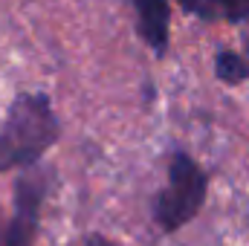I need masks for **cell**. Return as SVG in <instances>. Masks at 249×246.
Listing matches in <instances>:
<instances>
[{"mask_svg":"<svg viewBox=\"0 0 249 246\" xmlns=\"http://www.w3.org/2000/svg\"><path fill=\"white\" fill-rule=\"evenodd\" d=\"M44 197H47V174L41 168L26 171L15 185V211L0 229V246H35Z\"/></svg>","mask_w":249,"mask_h":246,"instance_id":"3957f363","label":"cell"},{"mask_svg":"<svg viewBox=\"0 0 249 246\" xmlns=\"http://www.w3.org/2000/svg\"><path fill=\"white\" fill-rule=\"evenodd\" d=\"M84 246H113L107 238H102V235H93V238H87V244Z\"/></svg>","mask_w":249,"mask_h":246,"instance_id":"52a82bcc","label":"cell"},{"mask_svg":"<svg viewBox=\"0 0 249 246\" xmlns=\"http://www.w3.org/2000/svg\"><path fill=\"white\" fill-rule=\"evenodd\" d=\"M214 72L223 84H241L244 78H249V53L241 55L235 50H220L214 58Z\"/></svg>","mask_w":249,"mask_h":246,"instance_id":"5b68a950","label":"cell"},{"mask_svg":"<svg viewBox=\"0 0 249 246\" xmlns=\"http://www.w3.org/2000/svg\"><path fill=\"white\" fill-rule=\"evenodd\" d=\"M203 200H206L203 168L188 154H174L168 165V185L154 200V220L162 226V232H177L200 211Z\"/></svg>","mask_w":249,"mask_h":246,"instance_id":"7a4b0ae2","label":"cell"},{"mask_svg":"<svg viewBox=\"0 0 249 246\" xmlns=\"http://www.w3.org/2000/svg\"><path fill=\"white\" fill-rule=\"evenodd\" d=\"M183 9L197 18H226V20H247L249 3H183Z\"/></svg>","mask_w":249,"mask_h":246,"instance_id":"8992f818","label":"cell"},{"mask_svg":"<svg viewBox=\"0 0 249 246\" xmlns=\"http://www.w3.org/2000/svg\"><path fill=\"white\" fill-rule=\"evenodd\" d=\"M58 139V119L44 93H20L0 130V171L35 165Z\"/></svg>","mask_w":249,"mask_h":246,"instance_id":"6da1fadb","label":"cell"},{"mask_svg":"<svg viewBox=\"0 0 249 246\" xmlns=\"http://www.w3.org/2000/svg\"><path fill=\"white\" fill-rule=\"evenodd\" d=\"M136 15H139L142 38L151 44V50L157 55H162L168 47V15H171V9L160 0H154V3L142 0V3H136Z\"/></svg>","mask_w":249,"mask_h":246,"instance_id":"277c9868","label":"cell"}]
</instances>
